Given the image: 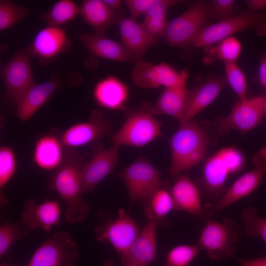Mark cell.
<instances>
[{
  "mask_svg": "<svg viewBox=\"0 0 266 266\" xmlns=\"http://www.w3.org/2000/svg\"><path fill=\"white\" fill-rule=\"evenodd\" d=\"M65 153V147L59 137L46 135L36 141L33 150V160L39 168L54 170L62 163Z\"/></svg>",
  "mask_w": 266,
  "mask_h": 266,
  "instance_id": "cell-27",
  "label": "cell"
},
{
  "mask_svg": "<svg viewBox=\"0 0 266 266\" xmlns=\"http://www.w3.org/2000/svg\"><path fill=\"white\" fill-rule=\"evenodd\" d=\"M0 225V258L2 259L7 254L12 244L21 240L30 230L21 220L13 222L7 218L6 213L1 217Z\"/></svg>",
  "mask_w": 266,
  "mask_h": 266,
  "instance_id": "cell-31",
  "label": "cell"
},
{
  "mask_svg": "<svg viewBox=\"0 0 266 266\" xmlns=\"http://www.w3.org/2000/svg\"><path fill=\"white\" fill-rule=\"evenodd\" d=\"M119 147L114 144L107 148L98 144L94 146L92 156L83 168V193L93 191L113 170L118 164Z\"/></svg>",
  "mask_w": 266,
  "mask_h": 266,
  "instance_id": "cell-16",
  "label": "cell"
},
{
  "mask_svg": "<svg viewBox=\"0 0 266 266\" xmlns=\"http://www.w3.org/2000/svg\"><path fill=\"white\" fill-rule=\"evenodd\" d=\"M233 0H214L209 3L208 16L222 21L235 15Z\"/></svg>",
  "mask_w": 266,
  "mask_h": 266,
  "instance_id": "cell-39",
  "label": "cell"
},
{
  "mask_svg": "<svg viewBox=\"0 0 266 266\" xmlns=\"http://www.w3.org/2000/svg\"><path fill=\"white\" fill-rule=\"evenodd\" d=\"M169 190L175 210L205 218L199 189L187 174L177 175Z\"/></svg>",
  "mask_w": 266,
  "mask_h": 266,
  "instance_id": "cell-20",
  "label": "cell"
},
{
  "mask_svg": "<svg viewBox=\"0 0 266 266\" xmlns=\"http://www.w3.org/2000/svg\"><path fill=\"white\" fill-rule=\"evenodd\" d=\"M80 13V7L71 0H60L54 3L42 16L48 26L60 27L73 20Z\"/></svg>",
  "mask_w": 266,
  "mask_h": 266,
  "instance_id": "cell-32",
  "label": "cell"
},
{
  "mask_svg": "<svg viewBox=\"0 0 266 266\" xmlns=\"http://www.w3.org/2000/svg\"><path fill=\"white\" fill-rule=\"evenodd\" d=\"M209 3L203 0L193 2L184 13L167 23L163 35L165 41L171 46L191 45L205 27Z\"/></svg>",
  "mask_w": 266,
  "mask_h": 266,
  "instance_id": "cell-9",
  "label": "cell"
},
{
  "mask_svg": "<svg viewBox=\"0 0 266 266\" xmlns=\"http://www.w3.org/2000/svg\"><path fill=\"white\" fill-rule=\"evenodd\" d=\"M181 0H154L144 15L141 24L154 37L163 36L166 27V15L168 7L182 2Z\"/></svg>",
  "mask_w": 266,
  "mask_h": 266,
  "instance_id": "cell-30",
  "label": "cell"
},
{
  "mask_svg": "<svg viewBox=\"0 0 266 266\" xmlns=\"http://www.w3.org/2000/svg\"><path fill=\"white\" fill-rule=\"evenodd\" d=\"M167 186L159 188L142 201L145 206L146 216L148 219L155 220L159 226L168 224L166 216L174 209L173 201Z\"/></svg>",
  "mask_w": 266,
  "mask_h": 266,
  "instance_id": "cell-29",
  "label": "cell"
},
{
  "mask_svg": "<svg viewBox=\"0 0 266 266\" xmlns=\"http://www.w3.org/2000/svg\"><path fill=\"white\" fill-rule=\"evenodd\" d=\"M245 157L238 149L224 148L209 157L202 167L201 183L210 197L222 191L228 177L239 172L244 166Z\"/></svg>",
  "mask_w": 266,
  "mask_h": 266,
  "instance_id": "cell-6",
  "label": "cell"
},
{
  "mask_svg": "<svg viewBox=\"0 0 266 266\" xmlns=\"http://www.w3.org/2000/svg\"><path fill=\"white\" fill-rule=\"evenodd\" d=\"M139 233L136 222L123 209L117 218L106 223L96 231L97 239L109 243L122 259Z\"/></svg>",
  "mask_w": 266,
  "mask_h": 266,
  "instance_id": "cell-15",
  "label": "cell"
},
{
  "mask_svg": "<svg viewBox=\"0 0 266 266\" xmlns=\"http://www.w3.org/2000/svg\"><path fill=\"white\" fill-rule=\"evenodd\" d=\"M93 95L96 103L100 108L113 111L125 110L129 88L117 77L108 75L96 83Z\"/></svg>",
  "mask_w": 266,
  "mask_h": 266,
  "instance_id": "cell-21",
  "label": "cell"
},
{
  "mask_svg": "<svg viewBox=\"0 0 266 266\" xmlns=\"http://www.w3.org/2000/svg\"><path fill=\"white\" fill-rule=\"evenodd\" d=\"M77 244L67 232H58L34 251L26 266H76Z\"/></svg>",
  "mask_w": 266,
  "mask_h": 266,
  "instance_id": "cell-10",
  "label": "cell"
},
{
  "mask_svg": "<svg viewBox=\"0 0 266 266\" xmlns=\"http://www.w3.org/2000/svg\"><path fill=\"white\" fill-rule=\"evenodd\" d=\"M61 209L58 201L46 199L41 203L31 199L24 204L21 221L30 230L40 229L45 232L61 222Z\"/></svg>",
  "mask_w": 266,
  "mask_h": 266,
  "instance_id": "cell-18",
  "label": "cell"
},
{
  "mask_svg": "<svg viewBox=\"0 0 266 266\" xmlns=\"http://www.w3.org/2000/svg\"><path fill=\"white\" fill-rule=\"evenodd\" d=\"M225 64L226 80L238 97L239 100L247 98V84L245 76L236 62H226Z\"/></svg>",
  "mask_w": 266,
  "mask_h": 266,
  "instance_id": "cell-38",
  "label": "cell"
},
{
  "mask_svg": "<svg viewBox=\"0 0 266 266\" xmlns=\"http://www.w3.org/2000/svg\"><path fill=\"white\" fill-rule=\"evenodd\" d=\"M102 266H116L115 265V263L110 260H107L104 261V263L102 265ZM120 266H140L137 264L133 263H122V265Z\"/></svg>",
  "mask_w": 266,
  "mask_h": 266,
  "instance_id": "cell-45",
  "label": "cell"
},
{
  "mask_svg": "<svg viewBox=\"0 0 266 266\" xmlns=\"http://www.w3.org/2000/svg\"><path fill=\"white\" fill-rule=\"evenodd\" d=\"M157 222L149 219L131 245L122 263H133L140 266H148L155 260L157 254Z\"/></svg>",
  "mask_w": 266,
  "mask_h": 266,
  "instance_id": "cell-22",
  "label": "cell"
},
{
  "mask_svg": "<svg viewBox=\"0 0 266 266\" xmlns=\"http://www.w3.org/2000/svg\"><path fill=\"white\" fill-rule=\"evenodd\" d=\"M105 4L111 10H115L121 7L122 1L120 0H103Z\"/></svg>",
  "mask_w": 266,
  "mask_h": 266,
  "instance_id": "cell-44",
  "label": "cell"
},
{
  "mask_svg": "<svg viewBox=\"0 0 266 266\" xmlns=\"http://www.w3.org/2000/svg\"><path fill=\"white\" fill-rule=\"evenodd\" d=\"M248 10L259 12L266 9V0H248L246 1Z\"/></svg>",
  "mask_w": 266,
  "mask_h": 266,
  "instance_id": "cell-42",
  "label": "cell"
},
{
  "mask_svg": "<svg viewBox=\"0 0 266 266\" xmlns=\"http://www.w3.org/2000/svg\"><path fill=\"white\" fill-rule=\"evenodd\" d=\"M222 76L212 77L191 90L187 108L180 124L187 122L209 105L226 86Z\"/></svg>",
  "mask_w": 266,
  "mask_h": 266,
  "instance_id": "cell-26",
  "label": "cell"
},
{
  "mask_svg": "<svg viewBox=\"0 0 266 266\" xmlns=\"http://www.w3.org/2000/svg\"><path fill=\"white\" fill-rule=\"evenodd\" d=\"M17 160L13 149L1 145L0 147V207L1 209L8 202L4 193V188L13 177L17 169Z\"/></svg>",
  "mask_w": 266,
  "mask_h": 266,
  "instance_id": "cell-33",
  "label": "cell"
},
{
  "mask_svg": "<svg viewBox=\"0 0 266 266\" xmlns=\"http://www.w3.org/2000/svg\"><path fill=\"white\" fill-rule=\"evenodd\" d=\"M259 77L261 84L266 88V55L262 58L260 63Z\"/></svg>",
  "mask_w": 266,
  "mask_h": 266,
  "instance_id": "cell-43",
  "label": "cell"
},
{
  "mask_svg": "<svg viewBox=\"0 0 266 266\" xmlns=\"http://www.w3.org/2000/svg\"><path fill=\"white\" fill-rule=\"evenodd\" d=\"M77 37L94 57L123 63L133 61L122 43L105 36L103 34L81 33L77 34Z\"/></svg>",
  "mask_w": 266,
  "mask_h": 266,
  "instance_id": "cell-24",
  "label": "cell"
},
{
  "mask_svg": "<svg viewBox=\"0 0 266 266\" xmlns=\"http://www.w3.org/2000/svg\"><path fill=\"white\" fill-rule=\"evenodd\" d=\"M111 122L100 109H94L88 120L72 125L63 132L59 138L66 148L75 149L112 135Z\"/></svg>",
  "mask_w": 266,
  "mask_h": 266,
  "instance_id": "cell-14",
  "label": "cell"
},
{
  "mask_svg": "<svg viewBox=\"0 0 266 266\" xmlns=\"http://www.w3.org/2000/svg\"><path fill=\"white\" fill-rule=\"evenodd\" d=\"M0 266H12L9 265L5 263H2L1 264ZM26 266V265L25 266Z\"/></svg>",
  "mask_w": 266,
  "mask_h": 266,
  "instance_id": "cell-46",
  "label": "cell"
},
{
  "mask_svg": "<svg viewBox=\"0 0 266 266\" xmlns=\"http://www.w3.org/2000/svg\"><path fill=\"white\" fill-rule=\"evenodd\" d=\"M84 157L75 149L66 147L64 158L50 175L48 187L56 192L66 204L65 217L70 224L84 222L90 208L82 198Z\"/></svg>",
  "mask_w": 266,
  "mask_h": 266,
  "instance_id": "cell-1",
  "label": "cell"
},
{
  "mask_svg": "<svg viewBox=\"0 0 266 266\" xmlns=\"http://www.w3.org/2000/svg\"><path fill=\"white\" fill-rule=\"evenodd\" d=\"M264 115H265L266 116V101H265V108H264Z\"/></svg>",
  "mask_w": 266,
  "mask_h": 266,
  "instance_id": "cell-47",
  "label": "cell"
},
{
  "mask_svg": "<svg viewBox=\"0 0 266 266\" xmlns=\"http://www.w3.org/2000/svg\"><path fill=\"white\" fill-rule=\"evenodd\" d=\"M171 162L168 169L171 179L199 164L203 159L208 145L204 130L192 120L180 124L168 140Z\"/></svg>",
  "mask_w": 266,
  "mask_h": 266,
  "instance_id": "cell-2",
  "label": "cell"
},
{
  "mask_svg": "<svg viewBox=\"0 0 266 266\" xmlns=\"http://www.w3.org/2000/svg\"><path fill=\"white\" fill-rule=\"evenodd\" d=\"M28 8L8 0H0V31L7 30L25 19Z\"/></svg>",
  "mask_w": 266,
  "mask_h": 266,
  "instance_id": "cell-36",
  "label": "cell"
},
{
  "mask_svg": "<svg viewBox=\"0 0 266 266\" xmlns=\"http://www.w3.org/2000/svg\"><path fill=\"white\" fill-rule=\"evenodd\" d=\"M188 76L185 70L178 71L164 62L153 65L139 61L136 62L132 72L134 83L145 89L186 85Z\"/></svg>",
  "mask_w": 266,
  "mask_h": 266,
  "instance_id": "cell-12",
  "label": "cell"
},
{
  "mask_svg": "<svg viewBox=\"0 0 266 266\" xmlns=\"http://www.w3.org/2000/svg\"><path fill=\"white\" fill-rule=\"evenodd\" d=\"M117 23L122 44L133 61H140L150 47L157 45V39L135 19L119 17Z\"/></svg>",
  "mask_w": 266,
  "mask_h": 266,
  "instance_id": "cell-19",
  "label": "cell"
},
{
  "mask_svg": "<svg viewBox=\"0 0 266 266\" xmlns=\"http://www.w3.org/2000/svg\"><path fill=\"white\" fill-rule=\"evenodd\" d=\"M125 184L130 200L141 202L159 188L168 184L161 172L144 157H139L116 174Z\"/></svg>",
  "mask_w": 266,
  "mask_h": 266,
  "instance_id": "cell-7",
  "label": "cell"
},
{
  "mask_svg": "<svg viewBox=\"0 0 266 266\" xmlns=\"http://www.w3.org/2000/svg\"><path fill=\"white\" fill-rule=\"evenodd\" d=\"M154 0H126V4L130 12L131 17L136 19L141 15H145Z\"/></svg>",
  "mask_w": 266,
  "mask_h": 266,
  "instance_id": "cell-40",
  "label": "cell"
},
{
  "mask_svg": "<svg viewBox=\"0 0 266 266\" xmlns=\"http://www.w3.org/2000/svg\"><path fill=\"white\" fill-rule=\"evenodd\" d=\"M242 233L231 218L222 222L207 218L197 245L200 251H205L210 260L222 261L234 256L237 251L235 245Z\"/></svg>",
  "mask_w": 266,
  "mask_h": 266,
  "instance_id": "cell-3",
  "label": "cell"
},
{
  "mask_svg": "<svg viewBox=\"0 0 266 266\" xmlns=\"http://www.w3.org/2000/svg\"><path fill=\"white\" fill-rule=\"evenodd\" d=\"M200 251L197 244L177 245L169 251L163 266H191V263Z\"/></svg>",
  "mask_w": 266,
  "mask_h": 266,
  "instance_id": "cell-37",
  "label": "cell"
},
{
  "mask_svg": "<svg viewBox=\"0 0 266 266\" xmlns=\"http://www.w3.org/2000/svg\"><path fill=\"white\" fill-rule=\"evenodd\" d=\"M252 29L259 36L266 34V11L252 12L247 10L205 27L191 45L196 48L208 47L234 33Z\"/></svg>",
  "mask_w": 266,
  "mask_h": 266,
  "instance_id": "cell-5",
  "label": "cell"
},
{
  "mask_svg": "<svg viewBox=\"0 0 266 266\" xmlns=\"http://www.w3.org/2000/svg\"><path fill=\"white\" fill-rule=\"evenodd\" d=\"M266 98L257 96L239 100L227 116L221 117L217 123L219 134H224L232 130L245 133L257 127L264 115Z\"/></svg>",
  "mask_w": 266,
  "mask_h": 266,
  "instance_id": "cell-13",
  "label": "cell"
},
{
  "mask_svg": "<svg viewBox=\"0 0 266 266\" xmlns=\"http://www.w3.org/2000/svg\"><path fill=\"white\" fill-rule=\"evenodd\" d=\"M252 162V169L240 176L217 200L204 205L206 218L249 195L260 185L266 172V145L254 154Z\"/></svg>",
  "mask_w": 266,
  "mask_h": 266,
  "instance_id": "cell-8",
  "label": "cell"
},
{
  "mask_svg": "<svg viewBox=\"0 0 266 266\" xmlns=\"http://www.w3.org/2000/svg\"><path fill=\"white\" fill-rule=\"evenodd\" d=\"M30 58L26 50H18L1 68L0 74L6 95L16 105L35 84Z\"/></svg>",
  "mask_w": 266,
  "mask_h": 266,
  "instance_id": "cell-11",
  "label": "cell"
},
{
  "mask_svg": "<svg viewBox=\"0 0 266 266\" xmlns=\"http://www.w3.org/2000/svg\"><path fill=\"white\" fill-rule=\"evenodd\" d=\"M241 51L240 42L233 36L226 38L207 51L204 61L208 63L216 60L226 62H236Z\"/></svg>",
  "mask_w": 266,
  "mask_h": 266,
  "instance_id": "cell-34",
  "label": "cell"
},
{
  "mask_svg": "<svg viewBox=\"0 0 266 266\" xmlns=\"http://www.w3.org/2000/svg\"><path fill=\"white\" fill-rule=\"evenodd\" d=\"M62 85V81L58 77H52L44 82L33 85L16 105L19 119L26 122L32 118Z\"/></svg>",
  "mask_w": 266,
  "mask_h": 266,
  "instance_id": "cell-23",
  "label": "cell"
},
{
  "mask_svg": "<svg viewBox=\"0 0 266 266\" xmlns=\"http://www.w3.org/2000/svg\"><path fill=\"white\" fill-rule=\"evenodd\" d=\"M124 123L111 135L113 144L140 148L163 137L160 122L148 110L147 104L141 109L128 111Z\"/></svg>",
  "mask_w": 266,
  "mask_h": 266,
  "instance_id": "cell-4",
  "label": "cell"
},
{
  "mask_svg": "<svg viewBox=\"0 0 266 266\" xmlns=\"http://www.w3.org/2000/svg\"><path fill=\"white\" fill-rule=\"evenodd\" d=\"M243 232L250 238L261 237L266 244V219L258 215L253 206L245 208L241 214Z\"/></svg>",
  "mask_w": 266,
  "mask_h": 266,
  "instance_id": "cell-35",
  "label": "cell"
},
{
  "mask_svg": "<svg viewBox=\"0 0 266 266\" xmlns=\"http://www.w3.org/2000/svg\"><path fill=\"white\" fill-rule=\"evenodd\" d=\"M79 7V14L97 33L104 34L106 29L114 23H117L119 18L103 0H84Z\"/></svg>",
  "mask_w": 266,
  "mask_h": 266,
  "instance_id": "cell-28",
  "label": "cell"
},
{
  "mask_svg": "<svg viewBox=\"0 0 266 266\" xmlns=\"http://www.w3.org/2000/svg\"><path fill=\"white\" fill-rule=\"evenodd\" d=\"M70 45V41L64 29L48 26L38 32L26 50L30 57L46 61L66 52Z\"/></svg>",
  "mask_w": 266,
  "mask_h": 266,
  "instance_id": "cell-17",
  "label": "cell"
},
{
  "mask_svg": "<svg viewBox=\"0 0 266 266\" xmlns=\"http://www.w3.org/2000/svg\"><path fill=\"white\" fill-rule=\"evenodd\" d=\"M191 91L186 85L166 87L152 106L147 104V108L154 116L168 115L180 122L187 108Z\"/></svg>",
  "mask_w": 266,
  "mask_h": 266,
  "instance_id": "cell-25",
  "label": "cell"
},
{
  "mask_svg": "<svg viewBox=\"0 0 266 266\" xmlns=\"http://www.w3.org/2000/svg\"><path fill=\"white\" fill-rule=\"evenodd\" d=\"M240 266H266V255L253 259H241L235 258Z\"/></svg>",
  "mask_w": 266,
  "mask_h": 266,
  "instance_id": "cell-41",
  "label": "cell"
}]
</instances>
